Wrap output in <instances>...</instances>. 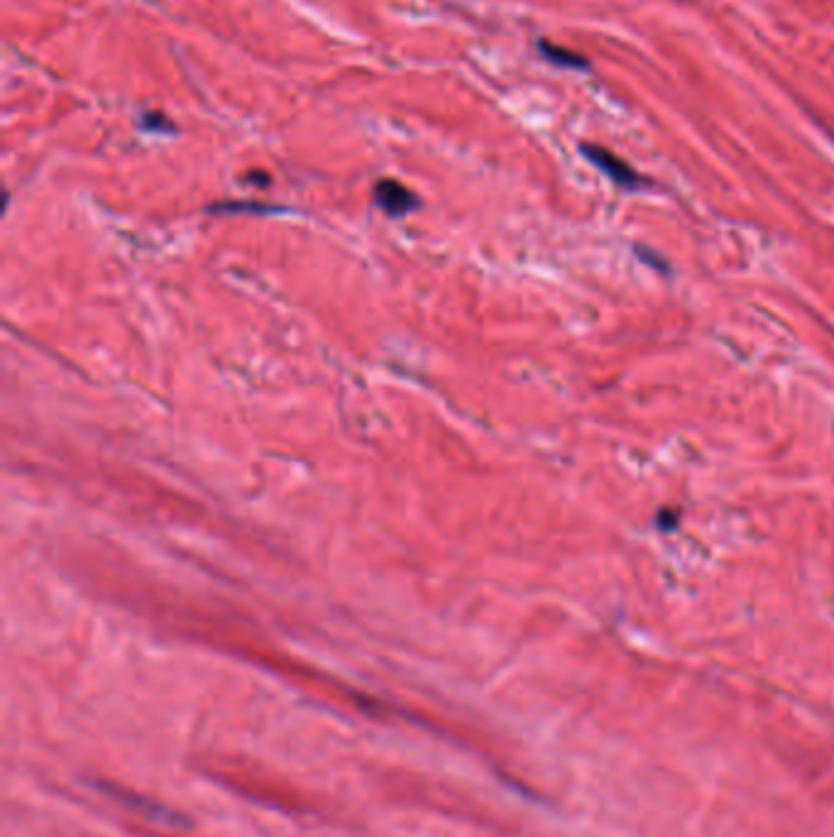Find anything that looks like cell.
Instances as JSON below:
<instances>
[{
  "mask_svg": "<svg viewBox=\"0 0 834 837\" xmlns=\"http://www.w3.org/2000/svg\"><path fill=\"white\" fill-rule=\"evenodd\" d=\"M539 49H541V54H544V57L548 59V62H554V64H558V66H568V69H588L585 59H582V57L576 54V52H568V49L556 47V45H551V43H539Z\"/></svg>",
  "mask_w": 834,
  "mask_h": 837,
  "instance_id": "obj_4",
  "label": "cell"
},
{
  "mask_svg": "<svg viewBox=\"0 0 834 837\" xmlns=\"http://www.w3.org/2000/svg\"><path fill=\"white\" fill-rule=\"evenodd\" d=\"M582 155H585L590 162L600 169V172H605L617 186H625V189L641 186V177L625 162V159L612 155L609 149L600 145H582Z\"/></svg>",
  "mask_w": 834,
  "mask_h": 837,
  "instance_id": "obj_2",
  "label": "cell"
},
{
  "mask_svg": "<svg viewBox=\"0 0 834 837\" xmlns=\"http://www.w3.org/2000/svg\"><path fill=\"white\" fill-rule=\"evenodd\" d=\"M140 125H143L145 131H167V133L174 131V125L167 121L165 113H147Z\"/></svg>",
  "mask_w": 834,
  "mask_h": 837,
  "instance_id": "obj_5",
  "label": "cell"
},
{
  "mask_svg": "<svg viewBox=\"0 0 834 837\" xmlns=\"http://www.w3.org/2000/svg\"><path fill=\"white\" fill-rule=\"evenodd\" d=\"M98 789L104 791L106 796H110V799H113L116 803L123 805V809L140 815V818L162 823V825H177V828L179 825H186V818L182 813H177L174 809H169V805H162L153 799H145V796H137L133 791H128V789H123V786L98 784Z\"/></svg>",
  "mask_w": 834,
  "mask_h": 837,
  "instance_id": "obj_1",
  "label": "cell"
},
{
  "mask_svg": "<svg viewBox=\"0 0 834 837\" xmlns=\"http://www.w3.org/2000/svg\"><path fill=\"white\" fill-rule=\"evenodd\" d=\"M375 204L389 216H404L419 206L416 194L397 179H382L375 186Z\"/></svg>",
  "mask_w": 834,
  "mask_h": 837,
  "instance_id": "obj_3",
  "label": "cell"
},
{
  "mask_svg": "<svg viewBox=\"0 0 834 837\" xmlns=\"http://www.w3.org/2000/svg\"><path fill=\"white\" fill-rule=\"evenodd\" d=\"M658 526H661V530H666V532H670L673 530V526H678V512H670V510H663L661 514H658Z\"/></svg>",
  "mask_w": 834,
  "mask_h": 837,
  "instance_id": "obj_6",
  "label": "cell"
}]
</instances>
